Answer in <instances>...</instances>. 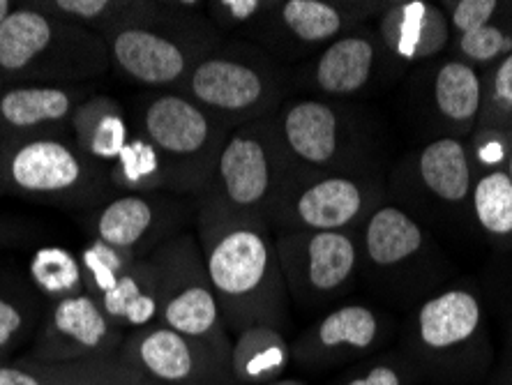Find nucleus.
I'll return each instance as SVG.
<instances>
[{
  "label": "nucleus",
  "instance_id": "1",
  "mask_svg": "<svg viewBox=\"0 0 512 385\" xmlns=\"http://www.w3.org/2000/svg\"><path fill=\"white\" fill-rule=\"evenodd\" d=\"M197 240L206 273L231 337L250 326L284 330L291 319L275 231L263 220L236 215L199 196Z\"/></svg>",
  "mask_w": 512,
  "mask_h": 385
},
{
  "label": "nucleus",
  "instance_id": "2",
  "mask_svg": "<svg viewBox=\"0 0 512 385\" xmlns=\"http://www.w3.org/2000/svg\"><path fill=\"white\" fill-rule=\"evenodd\" d=\"M397 349L420 383L483 385L499 349L480 284L457 279L418 303L399 330Z\"/></svg>",
  "mask_w": 512,
  "mask_h": 385
},
{
  "label": "nucleus",
  "instance_id": "3",
  "mask_svg": "<svg viewBox=\"0 0 512 385\" xmlns=\"http://www.w3.org/2000/svg\"><path fill=\"white\" fill-rule=\"evenodd\" d=\"M111 70L146 90L180 93L194 67L224 35L206 17V3H157L134 24L104 37Z\"/></svg>",
  "mask_w": 512,
  "mask_h": 385
},
{
  "label": "nucleus",
  "instance_id": "4",
  "mask_svg": "<svg viewBox=\"0 0 512 385\" xmlns=\"http://www.w3.org/2000/svg\"><path fill=\"white\" fill-rule=\"evenodd\" d=\"M109 70L104 37L44 10L37 0L17 3L0 26V72L7 83L88 86Z\"/></svg>",
  "mask_w": 512,
  "mask_h": 385
},
{
  "label": "nucleus",
  "instance_id": "5",
  "mask_svg": "<svg viewBox=\"0 0 512 385\" xmlns=\"http://www.w3.org/2000/svg\"><path fill=\"white\" fill-rule=\"evenodd\" d=\"M293 72L268 51L243 40H224L194 67L180 93L227 130L273 118L291 97Z\"/></svg>",
  "mask_w": 512,
  "mask_h": 385
},
{
  "label": "nucleus",
  "instance_id": "6",
  "mask_svg": "<svg viewBox=\"0 0 512 385\" xmlns=\"http://www.w3.org/2000/svg\"><path fill=\"white\" fill-rule=\"evenodd\" d=\"M360 259L367 279L383 296L411 309L443 289L453 263L434 233L409 210L383 201L358 229Z\"/></svg>",
  "mask_w": 512,
  "mask_h": 385
},
{
  "label": "nucleus",
  "instance_id": "7",
  "mask_svg": "<svg viewBox=\"0 0 512 385\" xmlns=\"http://www.w3.org/2000/svg\"><path fill=\"white\" fill-rule=\"evenodd\" d=\"M5 194L60 210L93 213L116 187L107 166L77 146L72 134H40L0 141Z\"/></svg>",
  "mask_w": 512,
  "mask_h": 385
},
{
  "label": "nucleus",
  "instance_id": "8",
  "mask_svg": "<svg viewBox=\"0 0 512 385\" xmlns=\"http://www.w3.org/2000/svg\"><path fill=\"white\" fill-rule=\"evenodd\" d=\"M132 127L153 143L167 173V192L192 196L213 180L229 130L176 90H146L132 104Z\"/></svg>",
  "mask_w": 512,
  "mask_h": 385
},
{
  "label": "nucleus",
  "instance_id": "9",
  "mask_svg": "<svg viewBox=\"0 0 512 385\" xmlns=\"http://www.w3.org/2000/svg\"><path fill=\"white\" fill-rule=\"evenodd\" d=\"M286 160L303 171L370 173L379 137L358 107L340 100L296 95L275 113Z\"/></svg>",
  "mask_w": 512,
  "mask_h": 385
},
{
  "label": "nucleus",
  "instance_id": "10",
  "mask_svg": "<svg viewBox=\"0 0 512 385\" xmlns=\"http://www.w3.org/2000/svg\"><path fill=\"white\" fill-rule=\"evenodd\" d=\"M383 201L386 185L376 171H303L291 166L268 224L275 233L358 231Z\"/></svg>",
  "mask_w": 512,
  "mask_h": 385
},
{
  "label": "nucleus",
  "instance_id": "11",
  "mask_svg": "<svg viewBox=\"0 0 512 385\" xmlns=\"http://www.w3.org/2000/svg\"><path fill=\"white\" fill-rule=\"evenodd\" d=\"M273 118L256 120L229 132L213 180L201 194L203 199L217 203L229 213L268 224L270 210L291 171Z\"/></svg>",
  "mask_w": 512,
  "mask_h": 385
},
{
  "label": "nucleus",
  "instance_id": "12",
  "mask_svg": "<svg viewBox=\"0 0 512 385\" xmlns=\"http://www.w3.org/2000/svg\"><path fill=\"white\" fill-rule=\"evenodd\" d=\"M155 270L157 323L213 349L231 353V332L206 273V263L194 233H178L148 256Z\"/></svg>",
  "mask_w": 512,
  "mask_h": 385
},
{
  "label": "nucleus",
  "instance_id": "13",
  "mask_svg": "<svg viewBox=\"0 0 512 385\" xmlns=\"http://www.w3.org/2000/svg\"><path fill=\"white\" fill-rule=\"evenodd\" d=\"M473 171L466 139L441 134L399 162L393 185L404 210L420 222L473 226Z\"/></svg>",
  "mask_w": 512,
  "mask_h": 385
},
{
  "label": "nucleus",
  "instance_id": "14",
  "mask_svg": "<svg viewBox=\"0 0 512 385\" xmlns=\"http://www.w3.org/2000/svg\"><path fill=\"white\" fill-rule=\"evenodd\" d=\"M275 247L291 303L305 312L335 307L363 270L358 231H282Z\"/></svg>",
  "mask_w": 512,
  "mask_h": 385
},
{
  "label": "nucleus",
  "instance_id": "15",
  "mask_svg": "<svg viewBox=\"0 0 512 385\" xmlns=\"http://www.w3.org/2000/svg\"><path fill=\"white\" fill-rule=\"evenodd\" d=\"M383 3L363 0H273L243 40L268 51L282 65L305 63L337 37L370 24Z\"/></svg>",
  "mask_w": 512,
  "mask_h": 385
},
{
  "label": "nucleus",
  "instance_id": "16",
  "mask_svg": "<svg viewBox=\"0 0 512 385\" xmlns=\"http://www.w3.org/2000/svg\"><path fill=\"white\" fill-rule=\"evenodd\" d=\"M395 335L393 314L365 300H346L330 307L293 339V365L307 374L346 369L390 349Z\"/></svg>",
  "mask_w": 512,
  "mask_h": 385
},
{
  "label": "nucleus",
  "instance_id": "17",
  "mask_svg": "<svg viewBox=\"0 0 512 385\" xmlns=\"http://www.w3.org/2000/svg\"><path fill=\"white\" fill-rule=\"evenodd\" d=\"M402 72L404 65L383 47L374 24H363L300 63L293 70V88L323 100L349 102Z\"/></svg>",
  "mask_w": 512,
  "mask_h": 385
},
{
  "label": "nucleus",
  "instance_id": "18",
  "mask_svg": "<svg viewBox=\"0 0 512 385\" xmlns=\"http://www.w3.org/2000/svg\"><path fill=\"white\" fill-rule=\"evenodd\" d=\"M120 356L150 385H238L231 374V353L160 323L130 332Z\"/></svg>",
  "mask_w": 512,
  "mask_h": 385
},
{
  "label": "nucleus",
  "instance_id": "19",
  "mask_svg": "<svg viewBox=\"0 0 512 385\" xmlns=\"http://www.w3.org/2000/svg\"><path fill=\"white\" fill-rule=\"evenodd\" d=\"M127 332L120 330L88 291L47 303L42 326L19 358L49 365L120 356Z\"/></svg>",
  "mask_w": 512,
  "mask_h": 385
},
{
  "label": "nucleus",
  "instance_id": "20",
  "mask_svg": "<svg viewBox=\"0 0 512 385\" xmlns=\"http://www.w3.org/2000/svg\"><path fill=\"white\" fill-rule=\"evenodd\" d=\"M190 208L176 194H116L88 213L90 238L102 240L132 259H146L157 247L169 243L183 226Z\"/></svg>",
  "mask_w": 512,
  "mask_h": 385
},
{
  "label": "nucleus",
  "instance_id": "21",
  "mask_svg": "<svg viewBox=\"0 0 512 385\" xmlns=\"http://www.w3.org/2000/svg\"><path fill=\"white\" fill-rule=\"evenodd\" d=\"M90 95L88 86L7 83L0 95V141L72 134L74 111Z\"/></svg>",
  "mask_w": 512,
  "mask_h": 385
},
{
  "label": "nucleus",
  "instance_id": "22",
  "mask_svg": "<svg viewBox=\"0 0 512 385\" xmlns=\"http://www.w3.org/2000/svg\"><path fill=\"white\" fill-rule=\"evenodd\" d=\"M374 28L383 47L402 65H427L441 58L453 42L448 14L441 3L393 0L383 3Z\"/></svg>",
  "mask_w": 512,
  "mask_h": 385
},
{
  "label": "nucleus",
  "instance_id": "23",
  "mask_svg": "<svg viewBox=\"0 0 512 385\" xmlns=\"http://www.w3.org/2000/svg\"><path fill=\"white\" fill-rule=\"evenodd\" d=\"M453 28L450 56L487 72L512 54V0H443Z\"/></svg>",
  "mask_w": 512,
  "mask_h": 385
},
{
  "label": "nucleus",
  "instance_id": "24",
  "mask_svg": "<svg viewBox=\"0 0 512 385\" xmlns=\"http://www.w3.org/2000/svg\"><path fill=\"white\" fill-rule=\"evenodd\" d=\"M425 102L446 134L469 139L478 130L485 102V77L462 58L441 56L427 63L423 77Z\"/></svg>",
  "mask_w": 512,
  "mask_h": 385
},
{
  "label": "nucleus",
  "instance_id": "25",
  "mask_svg": "<svg viewBox=\"0 0 512 385\" xmlns=\"http://www.w3.org/2000/svg\"><path fill=\"white\" fill-rule=\"evenodd\" d=\"M146 383L123 356L100 360L35 362L14 358L0 362V385H137Z\"/></svg>",
  "mask_w": 512,
  "mask_h": 385
},
{
  "label": "nucleus",
  "instance_id": "26",
  "mask_svg": "<svg viewBox=\"0 0 512 385\" xmlns=\"http://www.w3.org/2000/svg\"><path fill=\"white\" fill-rule=\"evenodd\" d=\"M44 312L47 300L28 275L0 261V362L24 356L42 326Z\"/></svg>",
  "mask_w": 512,
  "mask_h": 385
},
{
  "label": "nucleus",
  "instance_id": "27",
  "mask_svg": "<svg viewBox=\"0 0 512 385\" xmlns=\"http://www.w3.org/2000/svg\"><path fill=\"white\" fill-rule=\"evenodd\" d=\"M134 134L130 113L111 95L93 93L72 118V139L97 164L109 166L123 153Z\"/></svg>",
  "mask_w": 512,
  "mask_h": 385
},
{
  "label": "nucleus",
  "instance_id": "28",
  "mask_svg": "<svg viewBox=\"0 0 512 385\" xmlns=\"http://www.w3.org/2000/svg\"><path fill=\"white\" fill-rule=\"evenodd\" d=\"M293 365V349L284 330L250 326L233 335L231 374L238 385H270Z\"/></svg>",
  "mask_w": 512,
  "mask_h": 385
},
{
  "label": "nucleus",
  "instance_id": "29",
  "mask_svg": "<svg viewBox=\"0 0 512 385\" xmlns=\"http://www.w3.org/2000/svg\"><path fill=\"white\" fill-rule=\"evenodd\" d=\"M97 303L127 335L155 326L160 319V305H157L155 270L150 266L148 256L134 261L127 273L120 277L116 289H111Z\"/></svg>",
  "mask_w": 512,
  "mask_h": 385
},
{
  "label": "nucleus",
  "instance_id": "30",
  "mask_svg": "<svg viewBox=\"0 0 512 385\" xmlns=\"http://www.w3.org/2000/svg\"><path fill=\"white\" fill-rule=\"evenodd\" d=\"M473 226L496 254L512 256V180L508 171L478 173L471 192Z\"/></svg>",
  "mask_w": 512,
  "mask_h": 385
},
{
  "label": "nucleus",
  "instance_id": "31",
  "mask_svg": "<svg viewBox=\"0 0 512 385\" xmlns=\"http://www.w3.org/2000/svg\"><path fill=\"white\" fill-rule=\"evenodd\" d=\"M44 10L86 26L100 37H107L148 17L155 0H37Z\"/></svg>",
  "mask_w": 512,
  "mask_h": 385
},
{
  "label": "nucleus",
  "instance_id": "32",
  "mask_svg": "<svg viewBox=\"0 0 512 385\" xmlns=\"http://www.w3.org/2000/svg\"><path fill=\"white\" fill-rule=\"evenodd\" d=\"M26 275L47 303L86 291L79 254L65 245L37 247L28 259Z\"/></svg>",
  "mask_w": 512,
  "mask_h": 385
},
{
  "label": "nucleus",
  "instance_id": "33",
  "mask_svg": "<svg viewBox=\"0 0 512 385\" xmlns=\"http://www.w3.org/2000/svg\"><path fill=\"white\" fill-rule=\"evenodd\" d=\"M109 178L118 194L167 192V173H164L160 155L153 143L137 130L127 141L123 153L109 166Z\"/></svg>",
  "mask_w": 512,
  "mask_h": 385
},
{
  "label": "nucleus",
  "instance_id": "34",
  "mask_svg": "<svg viewBox=\"0 0 512 385\" xmlns=\"http://www.w3.org/2000/svg\"><path fill=\"white\" fill-rule=\"evenodd\" d=\"M418 374L402 351L386 349L342 369L328 385H416Z\"/></svg>",
  "mask_w": 512,
  "mask_h": 385
},
{
  "label": "nucleus",
  "instance_id": "35",
  "mask_svg": "<svg viewBox=\"0 0 512 385\" xmlns=\"http://www.w3.org/2000/svg\"><path fill=\"white\" fill-rule=\"evenodd\" d=\"M79 261L81 270H84L86 291L95 300H100L102 296H107L111 289H116L120 277L127 273V268H130L137 259H132L130 254L120 252L116 247L102 243V240L90 238L88 243L81 247Z\"/></svg>",
  "mask_w": 512,
  "mask_h": 385
},
{
  "label": "nucleus",
  "instance_id": "36",
  "mask_svg": "<svg viewBox=\"0 0 512 385\" xmlns=\"http://www.w3.org/2000/svg\"><path fill=\"white\" fill-rule=\"evenodd\" d=\"M485 102L478 127L512 130V54L483 72Z\"/></svg>",
  "mask_w": 512,
  "mask_h": 385
},
{
  "label": "nucleus",
  "instance_id": "37",
  "mask_svg": "<svg viewBox=\"0 0 512 385\" xmlns=\"http://www.w3.org/2000/svg\"><path fill=\"white\" fill-rule=\"evenodd\" d=\"M489 321L496 319L501 328V351L512 356V263L501 268H489L485 284H480Z\"/></svg>",
  "mask_w": 512,
  "mask_h": 385
},
{
  "label": "nucleus",
  "instance_id": "38",
  "mask_svg": "<svg viewBox=\"0 0 512 385\" xmlns=\"http://www.w3.org/2000/svg\"><path fill=\"white\" fill-rule=\"evenodd\" d=\"M473 171H508V162L512 155V130H499V127H478L476 132L466 139Z\"/></svg>",
  "mask_w": 512,
  "mask_h": 385
},
{
  "label": "nucleus",
  "instance_id": "39",
  "mask_svg": "<svg viewBox=\"0 0 512 385\" xmlns=\"http://www.w3.org/2000/svg\"><path fill=\"white\" fill-rule=\"evenodd\" d=\"M273 0H210L206 17L220 33L245 35L268 12Z\"/></svg>",
  "mask_w": 512,
  "mask_h": 385
},
{
  "label": "nucleus",
  "instance_id": "40",
  "mask_svg": "<svg viewBox=\"0 0 512 385\" xmlns=\"http://www.w3.org/2000/svg\"><path fill=\"white\" fill-rule=\"evenodd\" d=\"M40 226L24 220V217L0 215V249L26 245L40 236Z\"/></svg>",
  "mask_w": 512,
  "mask_h": 385
},
{
  "label": "nucleus",
  "instance_id": "41",
  "mask_svg": "<svg viewBox=\"0 0 512 385\" xmlns=\"http://www.w3.org/2000/svg\"><path fill=\"white\" fill-rule=\"evenodd\" d=\"M485 385H512V356H503V353H499L496 365Z\"/></svg>",
  "mask_w": 512,
  "mask_h": 385
},
{
  "label": "nucleus",
  "instance_id": "42",
  "mask_svg": "<svg viewBox=\"0 0 512 385\" xmlns=\"http://www.w3.org/2000/svg\"><path fill=\"white\" fill-rule=\"evenodd\" d=\"M14 7H17V0H0V26H3L7 17L14 12Z\"/></svg>",
  "mask_w": 512,
  "mask_h": 385
},
{
  "label": "nucleus",
  "instance_id": "43",
  "mask_svg": "<svg viewBox=\"0 0 512 385\" xmlns=\"http://www.w3.org/2000/svg\"><path fill=\"white\" fill-rule=\"evenodd\" d=\"M270 385H307V383L300 381V379H293V376H284V379L270 383Z\"/></svg>",
  "mask_w": 512,
  "mask_h": 385
},
{
  "label": "nucleus",
  "instance_id": "44",
  "mask_svg": "<svg viewBox=\"0 0 512 385\" xmlns=\"http://www.w3.org/2000/svg\"><path fill=\"white\" fill-rule=\"evenodd\" d=\"M0 196H5V180H3V157H0Z\"/></svg>",
  "mask_w": 512,
  "mask_h": 385
},
{
  "label": "nucleus",
  "instance_id": "45",
  "mask_svg": "<svg viewBox=\"0 0 512 385\" xmlns=\"http://www.w3.org/2000/svg\"><path fill=\"white\" fill-rule=\"evenodd\" d=\"M5 86H7V81H5V77H3V72H0V95H3Z\"/></svg>",
  "mask_w": 512,
  "mask_h": 385
},
{
  "label": "nucleus",
  "instance_id": "46",
  "mask_svg": "<svg viewBox=\"0 0 512 385\" xmlns=\"http://www.w3.org/2000/svg\"><path fill=\"white\" fill-rule=\"evenodd\" d=\"M508 176L512 180V155H510V162H508Z\"/></svg>",
  "mask_w": 512,
  "mask_h": 385
},
{
  "label": "nucleus",
  "instance_id": "47",
  "mask_svg": "<svg viewBox=\"0 0 512 385\" xmlns=\"http://www.w3.org/2000/svg\"><path fill=\"white\" fill-rule=\"evenodd\" d=\"M416 385H434V383H416Z\"/></svg>",
  "mask_w": 512,
  "mask_h": 385
},
{
  "label": "nucleus",
  "instance_id": "48",
  "mask_svg": "<svg viewBox=\"0 0 512 385\" xmlns=\"http://www.w3.org/2000/svg\"><path fill=\"white\" fill-rule=\"evenodd\" d=\"M137 385H150V383H137Z\"/></svg>",
  "mask_w": 512,
  "mask_h": 385
}]
</instances>
